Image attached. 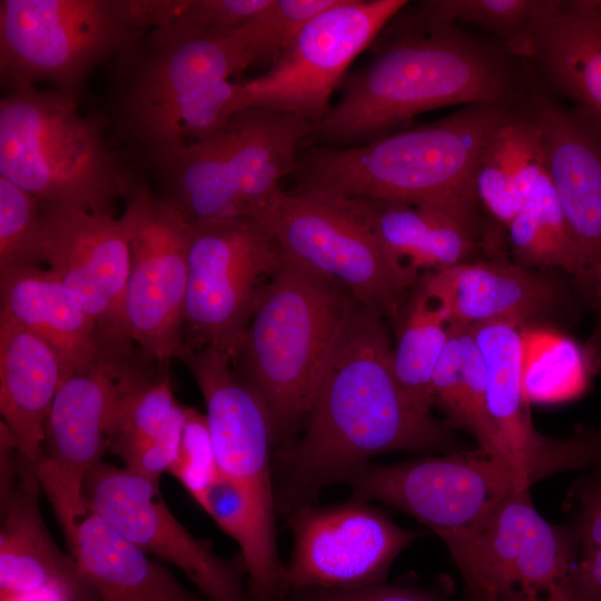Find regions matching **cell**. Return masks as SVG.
Wrapping results in <instances>:
<instances>
[{
  "instance_id": "1",
  "label": "cell",
  "mask_w": 601,
  "mask_h": 601,
  "mask_svg": "<svg viewBox=\"0 0 601 601\" xmlns=\"http://www.w3.org/2000/svg\"><path fill=\"white\" fill-rule=\"evenodd\" d=\"M385 317L357 303L327 361L302 434L273 457L277 512L311 505L349 482L370 460L395 451H451L449 430L406 398L393 367Z\"/></svg>"
},
{
  "instance_id": "2",
  "label": "cell",
  "mask_w": 601,
  "mask_h": 601,
  "mask_svg": "<svg viewBox=\"0 0 601 601\" xmlns=\"http://www.w3.org/2000/svg\"><path fill=\"white\" fill-rule=\"evenodd\" d=\"M370 62L343 81L314 136L333 147L370 142L415 116L454 105L529 99L516 60L465 28L400 11L373 43Z\"/></svg>"
},
{
  "instance_id": "3",
  "label": "cell",
  "mask_w": 601,
  "mask_h": 601,
  "mask_svg": "<svg viewBox=\"0 0 601 601\" xmlns=\"http://www.w3.org/2000/svg\"><path fill=\"white\" fill-rule=\"evenodd\" d=\"M239 28L162 18L109 62L100 115L128 165L149 169L226 126L238 90L229 77L254 63Z\"/></svg>"
},
{
  "instance_id": "4",
  "label": "cell",
  "mask_w": 601,
  "mask_h": 601,
  "mask_svg": "<svg viewBox=\"0 0 601 601\" xmlns=\"http://www.w3.org/2000/svg\"><path fill=\"white\" fill-rule=\"evenodd\" d=\"M518 104L463 106L436 121L349 147L299 154L294 193L433 205L474 219V173L497 124Z\"/></svg>"
},
{
  "instance_id": "5",
  "label": "cell",
  "mask_w": 601,
  "mask_h": 601,
  "mask_svg": "<svg viewBox=\"0 0 601 601\" xmlns=\"http://www.w3.org/2000/svg\"><path fill=\"white\" fill-rule=\"evenodd\" d=\"M357 303L341 283L283 255L231 357L236 374L269 414L274 454L302 430L327 361Z\"/></svg>"
},
{
  "instance_id": "6",
  "label": "cell",
  "mask_w": 601,
  "mask_h": 601,
  "mask_svg": "<svg viewBox=\"0 0 601 601\" xmlns=\"http://www.w3.org/2000/svg\"><path fill=\"white\" fill-rule=\"evenodd\" d=\"M79 99L35 86L0 100V176L43 201L112 215L130 167L100 114L85 117Z\"/></svg>"
},
{
  "instance_id": "7",
  "label": "cell",
  "mask_w": 601,
  "mask_h": 601,
  "mask_svg": "<svg viewBox=\"0 0 601 601\" xmlns=\"http://www.w3.org/2000/svg\"><path fill=\"white\" fill-rule=\"evenodd\" d=\"M316 125L266 107L235 112L215 135L189 144L149 170L157 193L190 224L252 216L293 175L299 146Z\"/></svg>"
},
{
  "instance_id": "8",
  "label": "cell",
  "mask_w": 601,
  "mask_h": 601,
  "mask_svg": "<svg viewBox=\"0 0 601 601\" xmlns=\"http://www.w3.org/2000/svg\"><path fill=\"white\" fill-rule=\"evenodd\" d=\"M147 29L139 0H1V86L46 81L80 99L90 72Z\"/></svg>"
},
{
  "instance_id": "9",
  "label": "cell",
  "mask_w": 601,
  "mask_h": 601,
  "mask_svg": "<svg viewBox=\"0 0 601 601\" xmlns=\"http://www.w3.org/2000/svg\"><path fill=\"white\" fill-rule=\"evenodd\" d=\"M152 364L139 352L117 354L67 376L58 390L37 473L66 540L86 510L85 477L110 450L136 397L164 374L151 372Z\"/></svg>"
},
{
  "instance_id": "10",
  "label": "cell",
  "mask_w": 601,
  "mask_h": 601,
  "mask_svg": "<svg viewBox=\"0 0 601 601\" xmlns=\"http://www.w3.org/2000/svg\"><path fill=\"white\" fill-rule=\"evenodd\" d=\"M447 548L470 601H579L575 531L542 518L529 490L511 494Z\"/></svg>"
},
{
  "instance_id": "11",
  "label": "cell",
  "mask_w": 601,
  "mask_h": 601,
  "mask_svg": "<svg viewBox=\"0 0 601 601\" xmlns=\"http://www.w3.org/2000/svg\"><path fill=\"white\" fill-rule=\"evenodd\" d=\"M252 216L284 256L341 283L393 322L420 278L393 262L370 227L337 200L278 188Z\"/></svg>"
},
{
  "instance_id": "12",
  "label": "cell",
  "mask_w": 601,
  "mask_h": 601,
  "mask_svg": "<svg viewBox=\"0 0 601 601\" xmlns=\"http://www.w3.org/2000/svg\"><path fill=\"white\" fill-rule=\"evenodd\" d=\"M545 475L538 466L499 460L483 449L395 464H367L353 490L366 501L412 515L447 545L471 532L511 494Z\"/></svg>"
},
{
  "instance_id": "13",
  "label": "cell",
  "mask_w": 601,
  "mask_h": 601,
  "mask_svg": "<svg viewBox=\"0 0 601 601\" xmlns=\"http://www.w3.org/2000/svg\"><path fill=\"white\" fill-rule=\"evenodd\" d=\"M190 225L184 347L233 357L283 252L253 216Z\"/></svg>"
},
{
  "instance_id": "14",
  "label": "cell",
  "mask_w": 601,
  "mask_h": 601,
  "mask_svg": "<svg viewBox=\"0 0 601 601\" xmlns=\"http://www.w3.org/2000/svg\"><path fill=\"white\" fill-rule=\"evenodd\" d=\"M125 197L120 218L130 248L128 333L145 359L165 366L184 347L191 225L134 166Z\"/></svg>"
},
{
  "instance_id": "15",
  "label": "cell",
  "mask_w": 601,
  "mask_h": 601,
  "mask_svg": "<svg viewBox=\"0 0 601 601\" xmlns=\"http://www.w3.org/2000/svg\"><path fill=\"white\" fill-rule=\"evenodd\" d=\"M407 3L338 0L314 17L265 73L238 82L235 112L266 107L317 126L351 63Z\"/></svg>"
},
{
  "instance_id": "16",
  "label": "cell",
  "mask_w": 601,
  "mask_h": 601,
  "mask_svg": "<svg viewBox=\"0 0 601 601\" xmlns=\"http://www.w3.org/2000/svg\"><path fill=\"white\" fill-rule=\"evenodd\" d=\"M354 497L335 505H305L288 514L294 544L285 565L289 593L351 589L385 582L397 555L421 535Z\"/></svg>"
},
{
  "instance_id": "17",
  "label": "cell",
  "mask_w": 601,
  "mask_h": 601,
  "mask_svg": "<svg viewBox=\"0 0 601 601\" xmlns=\"http://www.w3.org/2000/svg\"><path fill=\"white\" fill-rule=\"evenodd\" d=\"M206 404V417L219 473L247 497L266 548H276L273 483L274 432L258 395L236 374L231 356L210 347H184Z\"/></svg>"
},
{
  "instance_id": "18",
  "label": "cell",
  "mask_w": 601,
  "mask_h": 601,
  "mask_svg": "<svg viewBox=\"0 0 601 601\" xmlns=\"http://www.w3.org/2000/svg\"><path fill=\"white\" fill-rule=\"evenodd\" d=\"M82 495L127 540L181 570L207 601H250L242 583L243 559H221L193 536L167 508L158 484L101 461L85 477Z\"/></svg>"
},
{
  "instance_id": "19",
  "label": "cell",
  "mask_w": 601,
  "mask_h": 601,
  "mask_svg": "<svg viewBox=\"0 0 601 601\" xmlns=\"http://www.w3.org/2000/svg\"><path fill=\"white\" fill-rule=\"evenodd\" d=\"M42 223L49 270L115 349L138 352L125 314L130 248L122 219L42 200Z\"/></svg>"
},
{
  "instance_id": "20",
  "label": "cell",
  "mask_w": 601,
  "mask_h": 601,
  "mask_svg": "<svg viewBox=\"0 0 601 601\" xmlns=\"http://www.w3.org/2000/svg\"><path fill=\"white\" fill-rule=\"evenodd\" d=\"M37 465L21 452L1 457L0 589L6 599L50 592L101 601L73 558L53 541L39 506Z\"/></svg>"
},
{
  "instance_id": "21",
  "label": "cell",
  "mask_w": 601,
  "mask_h": 601,
  "mask_svg": "<svg viewBox=\"0 0 601 601\" xmlns=\"http://www.w3.org/2000/svg\"><path fill=\"white\" fill-rule=\"evenodd\" d=\"M530 107L540 125L545 170L578 243L582 282L601 265V134L531 83Z\"/></svg>"
},
{
  "instance_id": "22",
  "label": "cell",
  "mask_w": 601,
  "mask_h": 601,
  "mask_svg": "<svg viewBox=\"0 0 601 601\" xmlns=\"http://www.w3.org/2000/svg\"><path fill=\"white\" fill-rule=\"evenodd\" d=\"M522 324L496 321L471 326L486 368V405L504 459L534 463L550 474L582 470L592 460L588 440L580 433L555 440L534 428L520 380Z\"/></svg>"
},
{
  "instance_id": "23",
  "label": "cell",
  "mask_w": 601,
  "mask_h": 601,
  "mask_svg": "<svg viewBox=\"0 0 601 601\" xmlns=\"http://www.w3.org/2000/svg\"><path fill=\"white\" fill-rule=\"evenodd\" d=\"M0 313L49 344L66 377L117 354L97 323L69 295L51 270L37 265L0 269ZM137 353V352H136Z\"/></svg>"
},
{
  "instance_id": "24",
  "label": "cell",
  "mask_w": 601,
  "mask_h": 601,
  "mask_svg": "<svg viewBox=\"0 0 601 601\" xmlns=\"http://www.w3.org/2000/svg\"><path fill=\"white\" fill-rule=\"evenodd\" d=\"M66 378L63 364L39 336L0 313V413L19 451L38 466L46 423Z\"/></svg>"
},
{
  "instance_id": "25",
  "label": "cell",
  "mask_w": 601,
  "mask_h": 601,
  "mask_svg": "<svg viewBox=\"0 0 601 601\" xmlns=\"http://www.w3.org/2000/svg\"><path fill=\"white\" fill-rule=\"evenodd\" d=\"M524 60L572 99L601 134V8L593 0L558 1L538 27Z\"/></svg>"
},
{
  "instance_id": "26",
  "label": "cell",
  "mask_w": 601,
  "mask_h": 601,
  "mask_svg": "<svg viewBox=\"0 0 601 601\" xmlns=\"http://www.w3.org/2000/svg\"><path fill=\"white\" fill-rule=\"evenodd\" d=\"M364 221L396 264L420 273L464 263L474 219L447 208L374 198L334 199Z\"/></svg>"
},
{
  "instance_id": "27",
  "label": "cell",
  "mask_w": 601,
  "mask_h": 601,
  "mask_svg": "<svg viewBox=\"0 0 601 601\" xmlns=\"http://www.w3.org/2000/svg\"><path fill=\"white\" fill-rule=\"evenodd\" d=\"M67 542L101 601H207L184 588L87 505Z\"/></svg>"
},
{
  "instance_id": "28",
  "label": "cell",
  "mask_w": 601,
  "mask_h": 601,
  "mask_svg": "<svg viewBox=\"0 0 601 601\" xmlns=\"http://www.w3.org/2000/svg\"><path fill=\"white\" fill-rule=\"evenodd\" d=\"M422 287L446 312L449 324L467 327L496 321L523 324L553 299L551 286L521 267L484 262L435 272Z\"/></svg>"
},
{
  "instance_id": "29",
  "label": "cell",
  "mask_w": 601,
  "mask_h": 601,
  "mask_svg": "<svg viewBox=\"0 0 601 601\" xmlns=\"http://www.w3.org/2000/svg\"><path fill=\"white\" fill-rule=\"evenodd\" d=\"M544 171L542 131L528 100L497 124L480 154L473 181L477 203L506 226Z\"/></svg>"
},
{
  "instance_id": "30",
  "label": "cell",
  "mask_w": 601,
  "mask_h": 601,
  "mask_svg": "<svg viewBox=\"0 0 601 601\" xmlns=\"http://www.w3.org/2000/svg\"><path fill=\"white\" fill-rule=\"evenodd\" d=\"M395 322H400L393 348L396 380L410 403L431 415L433 374L449 336L447 314L421 286Z\"/></svg>"
},
{
  "instance_id": "31",
  "label": "cell",
  "mask_w": 601,
  "mask_h": 601,
  "mask_svg": "<svg viewBox=\"0 0 601 601\" xmlns=\"http://www.w3.org/2000/svg\"><path fill=\"white\" fill-rule=\"evenodd\" d=\"M506 228L523 265L555 266L580 277V249L546 170Z\"/></svg>"
},
{
  "instance_id": "32",
  "label": "cell",
  "mask_w": 601,
  "mask_h": 601,
  "mask_svg": "<svg viewBox=\"0 0 601 601\" xmlns=\"http://www.w3.org/2000/svg\"><path fill=\"white\" fill-rule=\"evenodd\" d=\"M520 380L528 403H558L580 396L589 371L570 337L545 327H521Z\"/></svg>"
},
{
  "instance_id": "33",
  "label": "cell",
  "mask_w": 601,
  "mask_h": 601,
  "mask_svg": "<svg viewBox=\"0 0 601 601\" xmlns=\"http://www.w3.org/2000/svg\"><path fill=\"white\" fill-rule=\"evenodd\" d=\"M556 0H428L414 10L439 23L473 27L485 31L511 55L524 60L540 23Z\"/></svg>"
},
{
  "instance_id": "34",
  "label": "cell",
  "mask_w": 601,
  "mask_h": 601,
  "mask_svg": "<svg viewBox=\"0 0 601 601\" xmlns=\"http://www.w3.org/2000/svg\"><path fill=\"white\" fill-rule=\"evenodd\" d=\"M565 506L579 543L578 599L601 601V465L574 482Z\"/></svg>"
},
{
  "instance_id": "35",
  "label": "cell",
  "mask_w": 601,
  "mask_h": 601,
  "mask_svg": "<svg viewBox=\"0 0 601 601\" xmlns=\"http://www.w3.org/2000/svg\"><path fill=\"white\" fill-rule=\"evenodd\" d=\"M45 262L42 200L0 176V269Z\"/></svg>"
},
{
  "instance_id": "36",
  "label": "cell",
  "mask_w": 601,
  "mask_h": 601,
  "mask_svg": "<svg viewBox=\"0 0 601 601\" xmlns=\"http://www.w3.org/2000/svg\"><path fill=\"white\" fill-rule=\"evenodd\" d=\"M338 0H270L239 28L254 63H273L303 28Z\"/></svg>"
},
{
  "instance_id": "37",
  "label": "cell",
  "mask_w": 601,
  "mask_h": 601,
  "mask_svg": "<svg viewBox=\"0 0 601 601\" xmlns=\"http://www.w3.org/2000/svg\"><path fill=\"white\" fill-rule=\"evenodd\" d=\"M178 405L169 377L164 373L136 397L109 452L124 462L135 451L158 436Z\"/></svg>"
},
{
  "instance_id": "38",
  "label": "cell",
  "mask_w": 601,
  "mask_h": 601,
  "mask_svg": "<svg viewBox=\"0 0 601 601\" xmlns=\"http://www.w3.org/2000/svg\"><path fill=\"white\" fill-rule=\"evenodd\" d=\"M168 472L203 506L219 470L207 417L194 407L186 408L179 454Z\"/></svg>"
},
{
  "instance_id": "39",
  "label": "cell",
  "mask_w": 601,
  "mask_h": 601,
  "mask_svg": "<svg viewBox=\"0 0 601 601\" xmlns=\"http://www.w3.org/2000/svg\"><path fill=\"white\" fill-rule=\"evenodd\" d=\"M270 0H150L154 20L170 17L209 31H231L250 20Z\"/></svg>"
},
{
  "instance_id": "40",
  "label": "cell",
  "mask_w": 601,
  "mask_h": 601,
  "mask_svg": "<svg viewBox=\"0 0 601 601\" xmlns=\"http://www.w3.org/2000/svg\"><path fill=\"white\" fill-rule=\"evenodd\" d=\"M434 405H439L453 426L471 431L461 376V346L457 329L449 324V336L432 380Z\"/></svg>"
},
{
  "instance_id": "41",
  "label": "cell",
  "mask_w": 601,
  "mask_h": 601,
  "mask_svg": "<svg viewBox=\"0 0 601 601\" xmlns=\"http://www.w3.org/2000/svg\"><path fill=\"white\" fill-rule=\"evenodd\" d=\"M186 408L179 404L158 436L124 461L125 467L158 484L178 457Z\"/></svg>"
},
{
  "instance_id": "42",
  "label": "cell",
  "mask_w": 601,
  "mask_h": 601,
  "mask_svg": "<svg viewBox=\"0 0 601 601\" xmlns=\"http://www.w3.org/2000/svg\"><path fill=\"white\" fill-rule=\"evenodd\" d=\"M445 594L417 587L385 582L351 589H303L289 593V601H445Z\"/></svg>"
},
{
  "instance_id": "43",
  "label": "cell",
  "mask_w": 601,
  "mask_h": 601,
  "mask_svg": "<svg viewBox=\"0 0 601 601\" xmlns=\"http://www.w3.org/2000/svg\"><path fill=\"white\" fill-rule=\"evenodd\" d=\"M597 276L599 277V279H600V285H601V265H600V267H599V270H598V275H597Z\"/></svg>"
},
{
  "instance_id": "44",
  "label": "cell",
  "mask_w": 601,
  "mask_h": 601,
  "mask_svg": "<svg viewBox=\"0 0 601 601\" xmlns=\"http://www.w3.org/2000/svg\"><path fill=\"white\" fill-rule=\"evenodd\" d=\"M593 2H594L599 8H601V0H593Z\"/></svg>"
}]
</instances>
